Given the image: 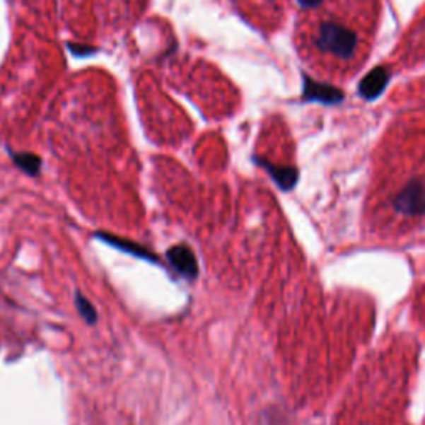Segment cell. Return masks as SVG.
<instances>
[{"instance_id": "4", "label": "cell", "mask_w": 425, "mask_h": 425, "mask_svg": "<svg viewBox=\"0 0 425 425\" xmlns=\"http://www.w3.org/2000/svg\"><path fill=\"white\" fill-rule=\"evenodd\" d=\"M98 238H100V240H103L105 243H108V245H112L113 248H117V250H122V251L128 252V255L140 256V257H143V260H148V261H156L155 256H151L150 252H148L146 250H143L141 246L135 245V243L123 241V240H118V238L107 236V235H98Z\"/></svg>"}, {"instance_id": "6", "label": "cell", "mask_w": 425, "mask_h": 425, "mask_svg": "<svg viewBox=\"0 0 425 425\" xmlns=\"http://www.w3.org/2000/svg\"><path fill=\"white\" fill-rule=\"evenodd\" d=\"M261 165H264V168L269 171L271 176L276 180V183H278L283 190H289L293 188L296 183V178H298V175H296V171L293 168H276V166L266 163V161H261Z\"/></svg>"}, {"instance_id": "2", "label": "cell", "mask_w": 425, "mask_h": 425, "mask_svg": "<svg viewBox=\"0 0 425 425\" xmlns=\"http://www.w3.org/2000/svg\"><path fill=\"white\" fill-rule=\"evenodd\" d=\"M395 209L405 216H420L425 213V185L414 180L400 191L394 202Z\"/></svg>"}, {"instance_id": "5", "label": "cell", "mask_w": 425, "mask_h": 425, "mask_svg": "<svg viewBox=\"0 0 425 425\" xmlns=\"http://www.w3.org/2000/svg\"><path fill=\"white\" fill-rule=\"evenodd\" d=\"M12 160L18 168L25 171L27 175H38L42 168V161L33 153H12Z\"/></svg>"}, {"instance_id": "1", "label": "cell", "mask_w": 425, "mask_h": 425, "mask_svg": "<svg viewBox=\"0 0 425 425\" xmlns=\"http://www.w3.org/2000/svg\"><path fill=\"white\" fill-rule=\"evenodd\" d=\"M296 44L321 80L344 82L364 65L380 17V0H294Z\"/></svg>"}, {"instance_id": "7", "label": "cell", "mask_w": 425, "mask_h": 425, "mask_svg": "<svg viewBox=\"0 0 425 425\" xmlns=\"http://www.w3.org/2000/svg\"><path fill=\"white\" fill-rule=\"evenodd\" d=\"M75 304H76V311L80 313V316L83 318V321H87L88 324H95L98 319V314L95 311L93 304L85 298L83 294L76 293L75 294Z\"/></svg>"}, {"instance_id": "3", "label": "cell", "mask_w": 425, "mask_h": 425, "mask_svg": "<svg viewBox=\"0 0 425 425\" xmlns=\"http://www.w3.org/2000/svg\"><path fill=\"white\" fill-rule=\"evenodd\" d=\"M170 264L181 278L193 281L198 276V261L194 252L186 245H176L166 252Z\"/></svg>"}]
</instances>
